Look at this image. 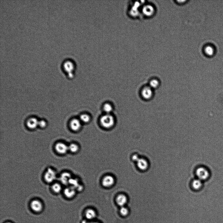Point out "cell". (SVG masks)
<instances>
[{
  "mask_svg": "<svg viewBox=\"0 0 223 223\" xmlns=\"http://www.w3.org/2000/svg\"><path fill=\"white\" fill-rule=\"evenodd\" d=\"M120 212L122 215L125 216L128 214L129 210L128 209L125 207H122L120 209Z\"/></svg>",
  "mask_w": 223,
  "mask_h": 223,
  "instance_id": "obj_24",
  "label": "cell"
},
{
  "mask_svg": "<svg viewBox=\"0 0 223 223\" xmlns=\"http://www.w3.org/2000/svg\"><path fill=\"white\" fill-rule=\"evenodd\" d=\"M137 162V166L140 169L144 171L148 168V163L147 160L144 158H139Z\"/></svg>",
  "mask_w": 223,
  "mask_h": 223,
  "instance_id": "obj_9",
  "label": "cell"
},
{
  "mask_svg": "<svg viewBox=\"0 0 223 223\" xmlns=\"http://www.w3.org/2000/svg\"><path fill=\"white\" fill-rule=\"evenodd\" d=\"M82 122L79 119H74L71 121L70 123V128L75 132L79 130L82 126Z\"/></svg>",
  "mask_w": 223,
  "mask_h": 223,
  "instance_id": "obj_7",
  "label": "cell"
},
{
  "mask_svg": "<svg viewBox=\"0 0 223 223\" xmlns=\"http://www.w3.org/2000/svg\"><path fill=\"white\" fill-rule=\"evenodd\" d=\"M39 122L37 119L32 118L28 120L27 122V126L29 128L33 129L38 126Z\"/></svg>",
  "mask_w": 223,
  "mask_h": 223,
  "instance_id": "obj_15",
  "label": "cell"
},
{
  "mask_svg": "<svg viewBox=\"0 0 223 223\" xmlns=\"http://www.w3.org/2000/svg\"><path fill=\"white\" fill-rule=\"evenodd\" d=\"M85 216L87 219L91 220L95 219L96 216V213L93 209H89L86 211Z\"/></svg>",
  "mask_w": 223,
  "mask_h": 223,
  "instance_id": "obj_16",
  "label": "cell"
},
{
  "mask_svg": "<svg viewBox=\"0 0 223 223\" xmlns=\"http://www.w3.org/2000/svg\"><path fill=\"white\" fill-rule=\"evenodd\" d=\"M103 109L105 113V114H111L113 110V107L110 103H106L103 105Z\"/></svg>",
  "mask_w": 223,
  "mask_h": 223,
  "instance_id": "obj_18",
  "label": "cell"
},
{
  "mask_svg": "<svg viewBox=\"0 0 223 223\" xmlns=\"http://www.w3.org/2000/svg\"><path fill=\"white\" fill-rule=\"evenodd\" d=\"M31 207L34 211L38 212L42 210V204L39 201L35 200L31 202Z\"/></svg>",
  "mask_w": 223,
  "mask_h": 223,
  "instance_id": "obj_10",
  "label": "cell"
},
{
  "mask_svg": "<svg viewBox=\"0 0 223 223\" xmlns=\"http://www.w3.org/2000/svg\"><path fill=\"white\" fill-rule=\"evenodd\" d=\"M141 95L144 99L149 100L152 98L153 95L152 89L150 86H146L142 89Z\"/></svg>",
  "mask_w": 223,
  "mask_h": 223,
  "instance_id": "obj_5",
  "label": "cell"
},
{
  "mask_svg": "<svg viewBox=\"0 0 223 223\" xmlns=\"http://www.w3.org/2000/svg\"><path fill=\"white\" fill-rule=\"evenodd\" d=\"M87 223H99L98 222H88Z\"/></svg>",
  "mask_w": 223,
  "mask_h": 223,
  "instance_id": "obj_27",
  "label": "cell"
},
{
  "mask_svg": "<svg viewBox=\"0 0 223 223\" xmlns=\"http://www.w3.org/2000/svg\"><path fill=\"white\" fill-rule=\"evenodd\" d=\"M138 156L137 155H134L132 156V160L134 162H137L138 160L139 159Z\"/></svg>",
  "mask_w": 223,
  "mask_h": 223,
  "instance_id": "obj_26",
  "label": "cell"
},
{
  "mask_svg": "<svg viewBox=\"0 0 223 223\" xmlns=\"http://www.w3.org/2000/svg\"><path fill=\"white\" fill-rule=\"evenodd\" d=\"M100 122L102 127L109 129L113 127L115 124V119L111 114H105L101 117Z\"/></svg>",
  "mask_w": 223,
  "mask_h": 223,
  "instance_id": "obj_2",
  "label": "cell"
},
{
  "mask_svg": "<svg viewBox=\"0 0 223 223\" xmlns=\"http://www.w3.org/2000/svg\"><path fill=\"white\" fill-rule=\"evenodd\" d=\"M79 147L77 145L75 144H71L68 146L69 150L73 153L77 152L79 150Z\"/></svg>",
  "mask_w": 223,
  "mask_h": 223,
  "instance_id": "obj_23",
  "label": "cell"
},
{
  "mask_svg": "<svg viewBox=\"0 0 223 223\" xmlns=\"http://www.w3.org/2000/svg\"><path fill=\"white\" fill-rule=\"evenodd\" d=\"M192 186L193 188L195 190H198L202 186V181L198 179H195L192 182Z\"/></svg>",
  "mask_w": 223,
  "mask_h": 223,
  "instance_id": "obj_17",
  "label": "cell"
},
{
  "mask_svg": "<svg viewBox=\"0 0 223 223\" xmlns=\"http://www.w3.org/2000/svg\"><path fill=\"white\" fill-rule=\"evenodd\" d=\"M10 223V222H8V223Z\"/></svg>",
  "mask_w": 223,
  "mask_h": 223,
  "instance_id": "obj_28",
  "label": "cell"
},
{
  "mask_svg": "<svg viewBox=\"0 0 223 223\" xmlns=\"http://www.w3.org/2000/svg\"><path fill=\"white\" fill-rule=\"evenodd\" d=\"M38 126L41 128H44L47 126V123L44 120H41L39 122Z\"/></svg>",
  "mask_w": 223,
  "mask_h": 223,
  "instance_id": "obj_25",
  "label": "cell"
},
{
  "mask_svg": "<svg viewBox=\"0 0 223 223\" xmlns=\"http://www.w3.org/2000/svg\"><path fill=\"white\" fill-rule=\"evenodd\" d=\"M59 178L61 183L64 185H66L69 184V182L72 178L69 173L64 172L61 174Z\"/></svg>",
  "mask_w": 223,
  "mask_h": 223,
  "instance_id": "obj_12",
  "label": "cell"
},
{
  "mask_svg": "<svg viewBox=\"0 0 223 223\" xmlns=\"http://www.w3.org/2000/svg\"><path fill=\"white\" fill-rule=\"evenodd\" d=\"M61 66L62 69L67 73L68 77L72 78L74 76L73 72L75 66L72 60L68 58L64 59L61 62Z\"/></svg>",
  "mask_w": 223,
  "mask_h": 223,
  "instance_id": "obj_1",
  "label": "cell"
},
{
  "mask_svg": "<svg viewBox=\"0 0 223 223\" xmlns=\"http://www.w3.org/2000/svg\"><path fill=\"white\" fill-rule=\"evenodd\" d=\"M64 194L68 198H71L74 196L75 194V189L72 187L66 188L64 190Z\"/></svg>",
  "mask_w": 223,
  "mask_h": 223,
  "instance_id": "obj_14",
  "label": "cell"
},
{
  "mask_svg": "<svg viewBox=\"0 0 223 223\" xmlns=\"http://www.w3.org/2000/svg\"><path fill=\"white\" fill-rule=\"evenodd\" d=\"M52 189L54 192L58 194L61 192L62 188L59 184L55 183L52 186Z\"/></svg>",
  "mask_w": 223,
  "mask_h": 223,
  "instance_id": "obj_21",
  "label": "cell"
},
{
  "mask_svg": "<svg viewBox=\"0 0 223 223\" xmlns=\"http://www.w3.org/2000/svg\"><path fill=\"white\" fill-rule=\"evenodd\" d=\"M115 182L114 179L113 177L110 176H107L104 177L103 179L102 185L105 187H111L114 184Z\"/></svg>",
  "mask_w": 223,
  "mask_h": 223,
  "instance_id": "obj_8",
  "label": "cell"
},
{
  "mask_svg": "<svg viewBox=\"0 0 223 223\" xmlns=\"http://www.w3.org/2000/svg\"><path fill=\"white\" fill-rule=\"evenodd\" d=\"M45 180L48 183H52L56 178V173L53 170L49 168L45 172L44 176Z\"/></svg>",
  "mask_w": 223,
  "mask_h": 223,
  "instance_id": "obj_4",
  "label": "cell"
},
{
  "mask_svg": "<svg viewBox=\"0 0 223 223\" xmlns=\"http://www.w3.org/2000/svg\"><path fill=\"white\" fill-rule=\"evenodd\" d=\"M196 173L197 178L201 181L206 180L210 175L208 170L203 167H200L197 168Z\"/></svg>",
  "mask_w": 223,
  "mask_h": 223,
  "instance_id": "obj_3",
  "label": "cell"
},
{
  "mask_svg": "<svg viewBox=\"0 0 223 223\" xmlns=\"http://www.w3.org/2000/svg\"><path fill=\"white\" fill-rule=\"evenodd\" d=\"M127 197L124 194H120L116 198V203L119 206L121 207L124 206L127 203Z\"/></svg>",
  "mask_w": 223,
  "mask_h": 223,
  "instance_id": "obj_11",
  "label": "cell"
},
{
  "mask_svg": "<svg viewBox=\"0 0 223 223\" xmlns=\"http://www.w3.org/2000/svg\"><path fill=\"white\" fill-rule=\"evenodd\" d=\"M79 119L82 123H88L91 121V117L89 114H85L80 116Z\"/></svg>",
  "mask_w": 223,
  "mask_h": 223,
  "instance_id": "obj_19",
  "label": "cell"
},
{
  "mask_svg": "<svg viewBox=\"0 0 223 223\" xmlns=\"http://www.w3.org/2000/svg\"><path fill=\"white\" fill-rule=\"evenodd\" d=\"M142 11L144 15L148 17H150L154 13L155 9L152 6L148 5L144 7Z\"/></svg>",
  "mask_w": 223,
  "mask_h": 223,
  "instance_id": "obj_13",
  "label": "cell"
},
{
  "mask_svg": "<svg viewBox=\"0 0 223 223\" xmlns=\"http://www.w3.org/2000/svg\"><path fill=\"white\" fill-rule=\"evenodd\" d=\"M55 148L57 152L61 154H65L69 150L68 146L62 142L57 143L55 146Z\"/></svg>",
  "mask_w": 223,
  "mask_h": 223,
  "instance_id": "obj_6",
  "label": "cell"
},
{
  "mask_svg": "<svg viewBox=\"0 0 223 223\" xmlns=\"http://www.w3.org/2000/svg\"><path fill=\"white\" fill-rule=\"evenodd\" d=\"M205 53L209 56H212L214 53V49L211 46H208L204 49Z\"/></svg>",
  "mask_w": 223,
  "mask_h": 223,
  "instance_id": "obj_20",
  "label": "cell"
},
{
  "mask_svg": "<svg viewBox=\"0 0 223 223\" xmlns=\"http://www.w3.org/2000/svg\"><path fill=\"white\" fill-rule=\"evenodd\" d=\"M159 85L160 82L157 79L152 80L149 83V86L152 89L158 88V86H159Z\"/></svg>",
  "mask_w": 223,
  "mask_h": 223,
  "instance_id": "obj_22",
  "label": "cell"
}]
</instances>
